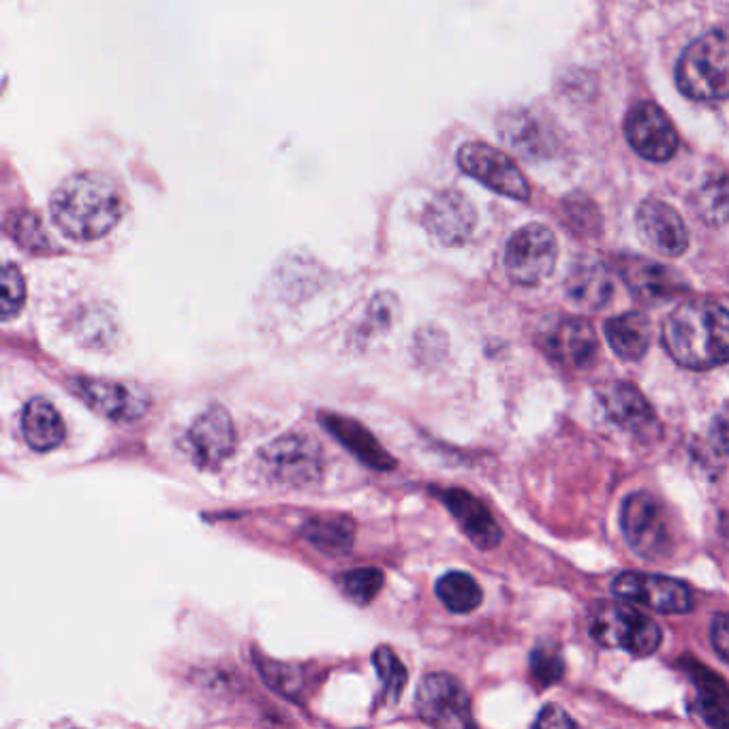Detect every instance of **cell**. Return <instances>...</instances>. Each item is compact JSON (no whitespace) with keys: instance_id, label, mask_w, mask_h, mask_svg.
Masks as SVG:
<instances>
[{"instance_id":"cell-1","label":"cell","mask_w":729,"mask_h":729,"mask_svg":"<svg viewBox=\"0 0 729 729\" xmlns=\"http://www.w3.org/2000/svg\"><path fill=\"white\" fill-rule=\"evenodd\" d=\"M58 229L78 242L108 236L122 214L118 184L103 171H78L58 184L50 201Z\"/></svg>"},{"instance_id":"cell-2","label":"cell","mask_w":729,"mask_h":729,"mask_svg":"<svg viewBox=\"0 0 729 729\" xmlns=\"http://www.w3.org/2000/svg\"><path fill=\"white\" fill-rule=\"evenodd\" d=\"M663 344L689 370H710L729 362V310L717 302L691 300L670 312Z\"/></svg>"},{"instance_id":"cell-3","label":"cell","mask_w":729,"mask_h":729,"mask_svg":"<svg viewBox=\"0 0 729 729\" xmlns=\"http://www.w3.org/2000/svg\"><path fill=\"white\" fill-rule=\"evenodd\" d=\"M676 84L696 101L729 99V32L712 30L696 39L678 60Z\"/></svg>"},{"instance_id":"cell-4","label":"cell","mask_w":729,"mask_h":729,"mask_svg":"<svg viewBox=\"0 0 729 729\" xmlns=\"http://www.w3.org/2000/svg\"><path fill=\"white\" fill-rule=\"evenodd\" d=\"M589 633L597 645L622 648L636 659L655 655L663 640L661 627L625 601H597L590 606Z\"/></svg>"},{"instance_id":"cell-5","label":"cell","mask_w":729,"mask_h":729,"mask_svg":"<svg viewBox=\"0 0 729 729\" xmlns=\"http://www.w3.org/2000/svg\"><path fill=\"white\" fill-rule=\"evenodd\" d=\"M257 469L270 483L309 488L323 477V451L307 435H282L257 453Z\"/></svg>"},{"instance_id":"cell-6","label":"cell","mask_w":729,"mask_h":729,"mask_svg":"<svg viewBox=\"0 0 729 729\" xmlns=\"http://www.w3.org/2000/svg\"><path fill=\"white\" fill-rule=\"evenodd\" d=\"M620 529L629 548L646 561L666 559L673 548L663 506L648 492H633L620 509Z\"/></svg>"},{"instance_id":"cell-7","label":"cell","mask_w":729,"mask_h":729,"mask_svg":"<svg viewBox=\"0 0 729 729\" xmlns=\"http://www.w3.org/2000/svg\"><path fill=\"white\" fill-rule=\"evenodd\" d=\"M612 592L625 603H636L659 615H687L696 606L689 585L659 573L622 571L612 580Z\"/></svg>"},{"instance_id":"cell-8","label":"cell","mask_w":729,"mask_h":729,"mask_svg":"<svg viewBox=\"0 0 729 729\" xmlns=\"http://www.w3.org/2000/svg\"><path fill=\"white\" fill-rule=\"evenodd\" d=\"M559 244L555 233L543 224H527L518 229L506 247V270L509 279L525 287L546 281L557 266Z\"/></svg>"},{"instance_id":"cell-9","label":"cell","mask_w":729,"mask_h":729,"mask_svg":"<svg viewBox=\"0 0 729 729\" xmlns=\"http://www.w3.org/2000/svg\"><path fill=\"white\" fill-rule=\"evenodd\" d=\"M416 706L421 719L435 728H473L469 693L451 673H428L418 687Z\"/></svg>"},{"instance_id":"cell-10","label":"cell","mask_w":729,"mask_h":729,"mask_svg":"<svg viewBox=\"0 0 729 729\" xmlns=\"http://www.w3.org/2000/svg\"><path fill=\"white\" fill-rule=\"evenodd\" d=\"M458 166L469 176H473L488 189L501 196L527 201L531 197V189L522 171L511 161V157L501 150L483 143V141H469L458 150Z\"/></svg>"},{"instance_id":"cell-11","label":"cell","mask_w":729,"mask_h":729,"mask_svg":"<svg viewBox=\"0 0 729 729\" xmlns=\"http://www.w3.org/2000/svg\"><path fill=\"white\" fill-rule=\"evenodd\" d=\"M67 388L76 393L86 407L106 420L129 423L140 420L150 407V398L127 383L97 377H73L67 381Z\"/></svg>"},{"instance_id":"cell-12","label":"cell","mask_w":729,"mask_h":729,"mask_svg":"<svg viewBox=\"0 0 729 729\" xmlns=\"http://www.w3.org/2000/svg\"><path fill=\"white\" fill-rule=\"evenodd\" d=\"M625 133L631 148L648 161H668L678 150V133L655 103L633 106L625 120Z\"/></svg>"},{"instance_id":"cell-13","label":"cell","mask_w":729,"mask_h":729,"mask_svg":"<svg viewBox=\"0 0 729 729\" xmlns=\"http://www.w3.org/2000/svg\"><path fill=\"white\" fill-rule=\"evenodd\" d=\"M539 347L561 366L585 368L597 356V337L580 317H557L539 334Z\"/></svg>"},{"instance_id":"cell-14","label":"cell","mask_w":729,"mask_h":729,"mask_svg":"<svg viewBox=\"0 0 729 729\" xmlns=\"http://www.w3.org/2000/svg\"><path fill=\"white\" fill-rule=\"evenodd\" d=\"M476 223V206L456 189H446L432 197L423 214L428 233L446 247L465 244L471 238Z\"/></svg>"},{"instance_id":"cell-15","label":"cell","mask_w":729,"mask_h":729,"mask_svg":"<svg viewBox=\"0 0 729 729\" xmlns=\"http://www.w3.org/2000/svg\"><path fill=\"white\" fill-rule=\"evenodd\" d=\"M189 446L201 469H217L236 449V428L224 407H210L189 428Z\"/></svg>"},{"instance_id":"cell-16","label":"cell","mask_w":729,"mask_h":729,"mask_svg":"<svg viewBox=\"0 0 729 729\" xmlns=\"http://www.w3.org/2000/svg\"><path fill=\"white\" fill-rule=\"evenodd\" d=\"M638 227L650 249L666 257H680L689 249V231L682 217L659 199H646L638 208Z\"/></svg>"},{"instance_id":"cell-17","label":"cell","mask_w":729,"mask_h":729,"mask_svg":"<svg viewBox=\"0 0 729 729\" xmlns=\"http://www.w3.org/2000/svg\"><path fill=\"white\" fill-rule=\"evenodd\" d=\"M599 398L608 418L620 428L633 432L640 439L657 435L659 430L657 416L645 396L631 383H610L608 388L601 390Z\"/></svg>"},{"instance_id":"cell-18","label":"cell","mask_w":729,"mask_h":729,"mask_svg":"<svg viewBox=\"0 0 729 729\" xmlns=\"http://www.w3.org/2000/svg\"><path fill=\"white\" fill-rule=\"evenodd\" d=\"M443 503L448 506L449 513L458 520L462 533L471 539V543L479 550H495L501 539L503 531L479 499L471 492L460 488H449L441 495Z\"/></svg>"},{"instance_id":"cell-19","label":"cell","mask_w":729,"mask_h":729,"mask_svg":"<svg viewBox=\"0 0 729 729\" xmlns=\"http://www.w3.org/2000/svg\"><path fill=\"white\" fill-rule=\"evenodd\" d=\"M678 666L698 689L696 708L706 726L710 729H729V687L726 680L689 655H685Z\"/></svg>"},{"instance_id":"cell-20","label":"cell","mask_w":729,"mask_h":729,"mask_svg":"<svg viewBox=\"0 0 729 729\" xmlns=\"http://www.w3.org/2000/svg\"><path fill=\"white\" fill-rule=\"evenodd\" d=\"M612 277L608 268L595 257H580L565 281L569 302L587 310H601L612 298Z\"/></svg>"},{"instance_id":"cell-21","label":"cell","mask_w":729,"mask_h":729,"mask_svg":"<svg viewBox=\"0 0 729 729\" xmlns=\"http://www.w3.org/2000/svg\"><path fill=\"white\" fill-rule=\"evenodd\" d=\"M618 268L629 291L642 302H663L680 291V279L670 268L655 261L627 257L618 261Z\"/></svg>"},{"instance_id":"cell-22","label":"cell","mask_w":729,"mask_h":729,"mask_svg":"<svg viewBox=\"0 0 729 729\" xmlns=\"http://www.w3.org/2000/svg\"><path fill=\"white\" fill-rule=\"evenodd\" d=\"M319 420L328 428V432L349 449L360 462H364L366 467L375 471H392L396 467V460L388 453V449L383 448L362 423L337 413H321Z\"/></svg>"},{"instance_id":"cell-23","label":"cell","mask_w":729,"mask_h":729,"mask_svg":"<svg viewBox=\"0 0 729 729\" xmlns=\"http://www.w3.org/2000/svg\"><path fill=\"white\" fill-rule=\"evenodd\" d=\"M22 435L34 451H50L64 441L67 428L50 400L32 398L22 413Z\"/></svg>"},{"instance_id":"cell-24","label":"cell","mask_w":729,"mask_h":729,"mask_svg":"<svg viewBox=\"0 0 729 729\" xmlns=\"http://www.w3.org/2000/svg\"><path fill=\"white\" fill-rule=\"evenodd\" d=\"M606 337L618 358L642 360L650 347V321L642 312H625L606 323Z\"/></svg>"},{"instance_id":"cell-25","label":"cell","mask_w":729,"mask_h":729,"mask_svg":"<svg viewBox=\"0 0 729 729\" xmlns=\"http://www.w3.org/2000/svg\"><path fill=\"white\" fill-rule=\"evenodd\" d=\"M302 535L319 552L330 555V557H340L353 548L356 525L349 518L321 516V518L309 520L302 529Z\"/></svg>"},{"instance_id":"cell-26","label":"cell","mask_w":729,"mask_h":729,"mask_svg":"<svg viewBox=\"0 0 729 729\" xmlns=\"http://www.w3.org/2000/svg\"><path fill=\"white\" fill-rule=\"evenodd\" d=\"M437 597L453 615H469L483 601V590L476 578L465 571H449L437 582Z\"/></svg>"},{"instance_id":"cell-27","label":"cell","mask_w":729,"mask_h":729,"mask_svg":"<svg viewBox=\"0 0 729 729\" xmlns=\"http://www.w3.org/2000/svg\"><path fill=\"white\" fill-rule=\"evenodd\" d=\"M693 206L703 223H729V173H719L706 180L693 197Z\"/></svg>"},{"instance_id":"cell-28","label":"cell","mask_w":729,"mask_h":729,"mask_svg":"<svg viewBox=\"0 0 729 729\" xmlns=\"http://www.w3.org/2000/svg\"><path fill=\"white\" fill-rule=\"evenodd\" d=\"M7 233L30 253H41L50 249V240L43 231L41 219L30 210H13L7 217Z\"/></svg>"},{"instance_id":"cell-29","label":"cell","mask_w":729,"mask_h":729,"mask_svg":"<svg viewBox=\"0 0 729 729\" xmlns=\"http://www.w3.org/2000/svg\"><path fill=\"white\" fill-rule=\"evenodd\" d=\"M342 592L360 606H368L386 585V576L377 567H362V569H351L340 576L338 580Z\"/></svg>"},{"instance_id":"cell-30","label":"cell","mask_w":729,"mask_h":729,"mask_svg":"<svg viewBox=\"0 0 729 729\" xmlns=\"http://www.w3.org/2000/svg\"><path fill=\"white\" fill-rule=\"evenodd\" d=\"M372 666H375V670L381 678L383 698L390 703H396L400 700V696L407 687V668L402 666V661L396 657V652L388 646H379L372 652Z\"/></svg>"},{"instance_id":"cell-31","label":"cell","mask_w":729,"mask_h":729,"mask_svg":"<svg viewBox=\"0 0 729 729\" xmlns=\"http://www.w3.org/2000/svg\"><path fill=\"white\" fill-rule=\"evenodd\" d=\"M529 668H531V676L539 687H552V685L561 682L562 673H565V659H562L561 650L548 642L535 646L533 652L529 657Z\"/></svg>"},{"instance_id":"cell-32","label":"cell","mask_w":729,"mask_h":729,"mask_svg":"<svg viewBox=\"0 0 729 729\" xmlns=\"http://www.w3.org/2000/svg\"><path fill=\"white\" fill-rule=\"evenodd\" d=\"M27 300V282L18 266L4 263L2 268V296H0V312L2 319L13 317L18 310L24 307Z\"/></svg>"},{"instance_id":"cell-33","label":"cell","mask_w":729,"mask_h":729,"mask_svg":"<svg viewBox=\"0 0 729 729\" xmlns=\"http://www.w3.org/2000/svg\"><path fill=\"white\" fill-rule=\"evenodd\" d=\"M533 729H576V721L557 703H546L537 719Z\"/></svg>"},{"instance_id":"cell-34","label":"cell","mask_w":729,"mask_h":729,"mask_svg":"<svg viewBox=\"0 0 729 729\" xmlns=\"http://www.w3.org/2000/svg\"><path fill=\"white\" fill-rule=\"evenodd\" d=\"M710 640L715 652L729 663V615H717L710 625Z\"/></svg>"},{"instance_id":"cell-35","label":"cell","mask_w":729,"mask_h":729,"mask_svg":"<svg viewBox=\"0 0 729 729\" xmlns=\"http://www.w3.org/2000/svg\"><path fill=\"white\" fill-rule=\"evenodd\" d=\"M710 437L715 441V446L723 451L729 453V409L721 411L715 421H712V428H710Z\"/></svg>"},{"instance_id":"cell-36","label":"cell","mask_w":729,"mask_h":729,"mask_svg":"<svg viewBox=\"0 0 729 729\" xmlns=\"http://www.w3.org/2000/svg\"><path fill=\"white\" fill-rule=\"evenodd\" d=\"M471 729H476V728H471Z\"/></svg>"}]
</instances>
